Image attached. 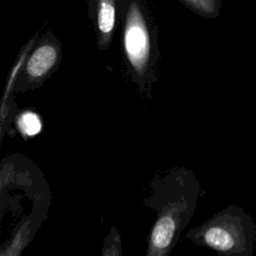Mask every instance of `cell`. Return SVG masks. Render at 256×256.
<instances>
[{"label": "cell", "mask_w": 256, "mask_h": 256, "mask_svg": "<svg viewBox=\"0 0 256 256\" xmlns=\"http://www.w3.org/2000/svg\"><path fill=\"white\" fill-rule=\"evenodd\" d=\"M150 187V195L144 198V202L157 212V218L149 235L146 255L166 256L190 222L201 186L191 170L173 167L156 176Z\"/></svg>", "instance_id": "obj_1"}, {"label": "cell", "mask_w": 256, "mask_h": 256, "mask_svg": "<svg viewBox=\"0 0 256 256\" xmlns=\"http://www.w3.org/2000/svg\"><path fill=\"white\" fill-rule=\"evenodd\" d=\"M122 50L127 71L146 92L156 81L160 59L157 25L147 0H122Z\"/></svg>", "instance_id": "obj_2"}, {"label": "cell", "mask_w": 256, "mask_h": 256, "mask_svg": "<svg viewBox=\"0 0 256 256\" xmlns=\"http://www.w3.org/2000/svg\"><path fill=\"white\" fill-rule=\"evenodd\" d=\"M192 242L227 256H252L256 250V221L239 205H229L187 235Z\"/></svg>", "instance_id": "obj_3"}, {"label": "cell", "mask_w": 256, "mask_h": 256, "mask_svg": "<svg viewBox=\"0 0 256 256\" xmlns=\"http://www.w3.org/2000/svg\"><path fill=\"white\" fill-rule=\"evenodd\" d=\"M62 46L51 31L37 40L24 58V65L16 76L15 89L27 90L40 86L57 69Z\"/></svg>", "instance_id": "obj_4"}, {"label": "cell", "mask_w": 256, "mask_h": 256, "mask_svg": "<svg viewBox=\"0 0 256 256\" xmlns=\"http://www.w3.org/2000/svg\"><path fill=\"white\" fill-rule=\"evenodd\" d=\"M122 0H88V15L92 21L97 46L106 50L113 39L114 31L120 19Z\"/></svg>", "instance_id": "obj_5"}, {"label": "cell", "mask_w": 256, "mask_h": 256, "mask_svg": "<svg viewBox=\"0 0 256 256\" xmlns=\"http://www.w3.org/2000/svg\"><path fill=\"white\" fill-rule=\"evenodd\" d=\"M193 13L208 19H216L220 15L221 0H178Z\"/></svg>", "instance_id": "obj_6"}, {"label": "cell", "mask_w": 256, "mask_h": 256, "mask_svg": "<svg viewBox=\"0 0 256 256\" xmlns=\"http://www.w3.org/2000/svg\"><path fill=\"white\" fill-rule=\"evenodd\" d=\"M18 129L24 136H34L41 130V121L39 116L31 111L23 112L17 121Z\"/></svg>", "instance_id": "obj_7"}]
</instances>
